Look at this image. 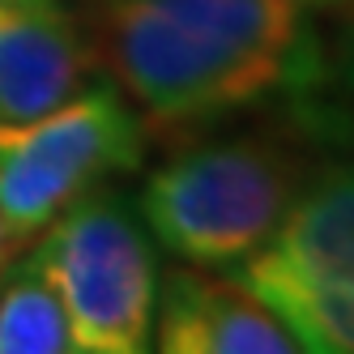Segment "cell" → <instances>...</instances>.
Wrapping results in <instances>:
<instances>
[{
    "label": "cell",
    "instance_id": "6da1fadb",
    "mask_svg": "<svg viewBox=\"0 0 354 354\" xmlns=\"http://www.w3.org/2000/svg\"><path fill=\"white\" fill-rule=\"evenodd\" d=\"M94 47L154 129L226 120L324 77L299 0H98Z\"/></svg>",
    "mask_w": 354,
    "mask_h": 354
},
{
    "label": "cell",
    "instance_id": "7a4b0ae2",
    "mask_svg": "<svg viewBox=\"0 0 354 354\" xmlns=\"http://www.w3.org/2000/svg\"><path fill=\"white\" fill-rule=\"evenodd\" d=\"M308 180V154L286 137H218L149 175L137 214L180 261L231 269L269 243Z\"/></svg>",
    "mask_w": 354,
    "mask_h": 354
},
{
    "label": "cell",
    "instance_id": "3957f363",
    "mask_svg": "<svg viewBox=\"0 0 354 354\" xmlns=\"http://www.w3.org/2000/svg\"><path fill=\"white\" fill-rule=\"evenodd\" d=\"M35 265L56 286L73 350L141 354L154 346L158 261L145 222L115 192H86L43 226Z\"/></svg>",
    "mask_w": 354,
    "mask_h": 354
},
{
    "label": "cell",
    "instance_id": "277c9868",
    "mask_svg": "<svg viewBox=\"0 0 354 354\" xmlns=\"http://www.w3.org/2000/svg\"><path fill=\"white\" fill-rule=\"evenodd\" d=\"M299 350L354 354V162L312 171L265 248L226 269Z\"/></svg>",
    "mask_w": 354,
    "mask_h": 354
},
{
    "label": "cell",
    "instance_id": "5b68a950",
    "mask_svg": "<svg viewBox=\"0 0 354 354\" xmlns=\"http://www.w3.org/2000/svg\"><path fill=\"white\" fill-rule=\"evenodd\" d=\"M145 158V124L115 86H82L60 107L0 124V218L35 239L107 175Z\"/></svg>",
    "mask_w": 354,
    "mask_h": 354
},
{
    "label": "cell",
    "instance_id": "8992f818",
    "mask_svg": "<svg viewBox=\"0 0 354 354\" xmlns=\"http://www.w3.org/2000/svg\"><path fill=\"white\" fill-rule=\"evenodd\" d=\"M98 68L94 35L60 0H0V124L60 107Z\"/></svg>",
    "mask_w": 354,
    "mask_h": 354
},
{
    "label": "cell",
    "instance_id": "52a82bcc",
    "mask_svg": "<svg viewBox=\"0 0 354 354\" xmlns=\"http://www.w3.org/2000/svg\"><path fill=\"white\" fill-rule=\"evenodd\" d=\"M154 346L162 354H295L299 342L239 277L180 265L158 282Z\"/></svg>",
    "mask_w": 354,
    "mask_h": 354
},
{
    "label": "cell",
    "instance_id": "ba28073f",
    "mask_svg": "<svg viewBox=\"0 0 354 354\" xmlns=\"http://www.w3.org/2000/svg\"><path fill=\"white\" fill-rule=\"evenodd\" d=\"M73 333L56 286L35 257L13 261L0 286V354H68Z\"/></svg>",
    "mask_w": 354,
    "mask_h": 354
},
{
    "label": "cell",
    "instance_id": "9c48e42d",
    "mask_svg": "<svg viewBox=\"0 0 354 354\" xmlns=\"http://www.w3.org/2000/svg\"><path fill=\"white\" fill-rule=\"evenodd\" d=\"M26 243H30L26 235H17L13 226H9L5 218H0V273H5V269L21 257V248H26Z\"/></svg>",
    "mask_w": 354,
    "mask_h": 354
},
{
    "label": "cell",
    "instance_id": "30bf717a",
    "mask_svg": "<svg viewBox=\"0 0 354 354\" xmlns=\"http://www.w3.org/2000/svg\"><path fill=\"white\" fill-rule=\"evenodd\" d=\"M342 68H346V82L354 86V5L342 21Z\"/></svg>",
    "mask_w": 354,
    "mask_h": 354
},
{
    "label": "cell",
    "instance_id": "8fae6325",
    "mask_svg": "<svg viewBox=\"0 0 354 354\" xmlns=\"http://www.w3.org/2000/svg\"><path fill=\"white\" fill-rule=\"evenodd\" d=\"M299 5H308V9H312V5H324V0H299Z\"/></svg>",
    "mask_w": 354,
    "mask_h": 354
}]
</instances>
